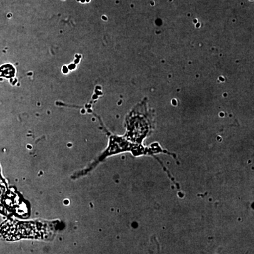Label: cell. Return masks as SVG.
Wrapping results in <instances>:
<instances>
[{
    "mask_svg": "<svg viewBox=\"0 0 254 254\" xmlns=\"http://www.w3.org/2000/svg\"><path fill=\"white\" fill-rule=\"evenodd\" d=\"M153 114L150 112L147 101L143 100L131 112L128 119V136L133 141L141 143L149 136L154 128Z\"/></svg>",
    "mask_w": 254,
    "mask_h": 254,
    "instance_id": "1",
    "label": "cell"
},
{
    "mask_svg": "<svg viewBox=\"0 0 254 254\" xmlns=\"http://www.w3.org/2000/svg\"><path fill=\"white\" fill-rule=\"evenodd\" d=\"M18 227V232H15L11 237V240H14V238H21V237H38L42 236L43 232L41 230L40 225L32 223H18L14 225Z\"/></svg>",
    "mask_w": 254,
    "mask_h": 254,
    "instance_id": "2",
    "label": "cell"
},
{
    "mask_svg": "<svg viewBox=\"0 0 254 254\" xmlns=\"http://www.w3.org/2000/svg\"><path fill=\"white\" fill-rule=\"evenodd\" d=\"M15 76L14 66L10 64L4 65L0 68V77L11 78Z\"/></svg>",
    "mask_w": 254,
    "mask_h": 254,
    "instance_id": "3",
    "label": "cell"
}]
</instances>
